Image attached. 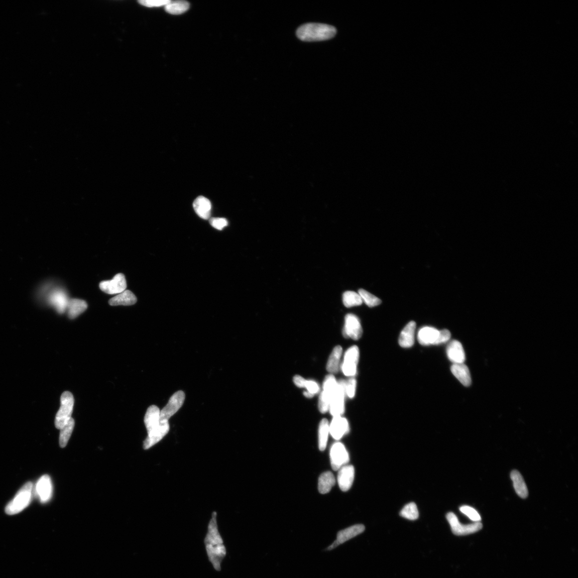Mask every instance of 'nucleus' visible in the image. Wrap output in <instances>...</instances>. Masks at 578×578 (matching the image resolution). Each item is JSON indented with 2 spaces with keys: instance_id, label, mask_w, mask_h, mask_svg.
Wrapping results in <instances>:
<instances>
[{
  "instance_id": "nucleus-1",
  "label": "nucleus",
  "mask_w": 578,
  "mask_h": 578,
  "mask_svg": "<svg viewBox=\"0 0 578 578\" xmlns=\"http://www.w3.org/2000/svg\"><path fill=\"white\" fill-rule=\"evenodd\" d=\"M297 37L304 42H319L332 38L336 34L335 28L320 23H307L300 27L296 32Z\"/></svg>"
},
{
  "instance_id": "nucleus-2",
  "label": "nucleus",
  "mask_w": 578,
  "mask_h": 578,
  "mask_svg": "<svg viewBox=\"0 0 578 578\" xmlns=\"http://www.w3.org/2000/svg\"><path fill=\"white\" fill-rule=\"evenodd\" d=\"M34 485L31 482L24 485L15 495L14 498L7 504L5 511L8 515L19 514L27 508L31 503Z\"/></svg>"
},
{
  "instance_id": "nucleus-3",
  "label": "nucleus",
  "mask_w": 578,
  "mask_h": 578,
  "mask_svg": "<svg viewBox=\"0 0 578 578\" xmlns=\"http://www.w3.org/2000/svg\"><path fill=\"white\" fill-rule=\"evenodd\" d=\"M75 403V399L72 394L66 391L61 396V406L56 415L55 425L56 428L61 429L72 418V414Z\"/></svg>"
},
{
  "instance_id": "nucleus-4",
  "label": "nucleus",
  "mask_w": 578,
  "mask_h": 578,
  "mask_svg": "<svg viewBox=\"0 0 578 578\" xmlns=\"http://www.w3.org/2000/svg\"><path fill=\"white\" fill-rule=\"evenodd\" d=\"M338 382L332 375L325 377L323 383V391L319 400V409L324 413L329 410L331 398L337 389Z\"/></svg>"
},
{
  "instance_id": "nucleus-5",
  "label": "nucleus",
  "mask_w": 578,
  "mask_h": 578,
  "mask_svg": "<svg viewBox=\"0 0 578 578\" xmlns=\"http://www.w3.org/2000/svg\"><path fill=\"white\" fill-rule=\"evenodd\" d=\"M446 519L451 526L452 533L455 535L473 534L481 530L483 526L480 522L469 525L461 524L456 515L452 512H449L446 515Z\"/></svg>"
},
{
  "instance_id": "nucleus-6",
  "label": "nucleus",
  "mask_w": 578,
  "mask_h": 578,
  "mask_svg": "<svg viewBox=\"0 0 578 578\" xmlns=\"http://www.w3.org/2000/svg\"><path fill=\"white\" fill-rule=\"evenodd\" d=\"M345 381L338 382L337 389L330 403L329 410L333 417L341 416L345 411Z\"/></svg>"
},
{
  "instance_id": "nucleus-7",
  "label": "nucleus",
  "mask_w": 578,
  "mask_h": 578,
  "mask_svg": "<svg viewBox=\"0 0 578 578\" xmlns=\"http://www.w3.org/2000/svg\"><path fill=\"white\" fill-rule=\"evenodd\" d=\"M185 398L183 391H178L170 397L168 404L160 411V423L168 422L169 419L181 409Z\"/></svg>"
},
{
  "instance_id": "nucleus-8",
  "label": "nucleus",
  "mask_w": 578,
  "mask_h": 578,
  "mask_svg": "<svg viewBox=\"0 0 578 578\" xmlns=\"http://www.w3.org/2000/svg\"><path fill=\"white\" fill-rule=\"evenodd\" d=\"M360 359V350L357 346L350 348L345 354L341 370L346 377H354L356 373Z\"/></svg>"
},
{
  "instance_id": "nucleus-9",
  "label": "nucleus",
  "mask_w": 578,
  "mask_h": 578,
  "mask_svg": "<svg viewBox=\"0 0 578 578\" xmlns=\"http://www.w3.org/2000/svg\"><path fill=\"white\" fill-rule=\"evenodd\" d=\"M331 466L334 471L339 470L346 466L350 460L349 453L344 445L340 442L333 444L330 453Z\"/></svg>"
},
{
  "instance_id": "nucleus-10",
  "label": "nucleus",
  "mask_w": 578,
  "mask_h": 578,
  "mask_svg": "<svg viewBox=\"0 0 578 578\" xmlns=\"http://www.w3.org/2000/svg\"><path fill=\"white\" fill-rule=\"evenodd\" d=\"M345 338L359 339L363 335V328L358 317L353 314H348L345 317L344 327L343 330Z\"/></svg>"
},
{
  "instance_id": "nucleus-11",
  "label": "nucleus",
  "mask_w": 578,
  "mask_h": 578,
  "mask_svg": "<svg viewBox=\"0 0 578 578\" xmlns=\"http://www.w3.org/2000/svg\"><path fill=\"white\" fill-rule=\"evenodd\" d=\"M100 289L106 294L114 295L121 294L126 290L127 287V281L124 274H117L110 281H104L100 283Z\"/></svg>"
},
{
  "instance_id": "nucleus-12",
  "label": "nucleus",
  "mask_w": 578,
  "mask_h": 578,
  "mask_svg": "<svg viewBox=\"0 0 578 578\" xmlns=\"http://www.w3.org/2000/svg\"><path fill=\"white\" fill-rule=\"evenodd\" d=\"M365 530V527L364 525L362 524H357L339 531L337 533L336 541L328 547V550L334 549L340 544H343L349 540L355 538L356 536L363 533Z\"/></svg>"
},
{
  "instance_id": "nucleus-13",
  "label": "nucleus",
  "mask_w": 578,
  "mask_h": 578,
  "mask_svg": "<svg viewBox=\"0 0 578 578\" xmlns=\"http://www.w3.org/2000/svg\"><path fill=\"white\" fill-rule=\"evenodd\" d=\"M418 340L425 346L441 344L440 331L433 327H423L418 332Z\"/></svg>"
},
{
  "instance_id": "nucleus-14",
  "label": "nucleus",
  "mask_w": 578,
  "mask_h": 578,
  "mask_svg": "<svg viewBox=\"0 0 578 578\" xmlns=\"http://www.w3.org/2000/svg\"><path fill=\"white\" fill-rule=\"evenodd\" d=\"M170 426L169 422L160 423L159 425L148 433L147 438L144 442L143 447L148 450L156 444L169 432Z\"/></svg>"
},
{
  "instance_id": "nucleus-15",
  "label": "nucleus",
  "mask_w": 578,
  "mask_h": 578,
  "mask_svg": "<svg viewBox=\"0 0 578 578\" xmlns=\"http://www.w3.org/2000/svg\"><path fill=\"white\" fill-rule=\"evenodd\" d=\"M209 559L217 571H221V563L226 555V549L223 544L206 545Z\"/></svg>"
},
{
  "instance_id": "nucleus-16",
  "label": "nucleus",
  "mask_w": 578,
  "mask_h": 578,
  "mask_svg": "<svg viewBox=\"0 0 578 578\" xmlns=\"http://www.w3.org/2000/svg\"><path fill=\"white\" fill-rule=\"evenodd\" d=\"M35 492L41 502L45 503L51 499L52 484L51 478L48 475L41 477L36 486Z\"/></svg>"
},
{
  "instance_id": "nucleus-17",
  "label": "nucleus",
  "mask_w": 578,
  "mask_h": 578,
  "mask_svg": "<svg viewBox=\"0 0 578 578\" xmlns=\"http://www.w3.org/2000/svg\"><path fill=\"white\" fill-rule=\"evenodd\" d=\"M355 475V470L353 466H344L339 470L337 481L341 491L347 492L351 488Z\"/></svg>"
},
{
  "instance_id": "nucleus-18",
  "label": "nucleus",
  "mask_w": 578,
  "mask_h": 578,
  "mask_svg": "<svg viewBox=\"0 0 578 578\" xmlns=\"http://www.w3.org/2000/svg\"><path fill=\"white\" fill-rule=\"evenodd\" d=\"M348 420L341 416L333 417L329 424L330 434L332 437L339 440L349 431Z\"/></svg>"
},
{
  "instance_id": "nucleus-19",
  "label": "nucleus",
  "mask_w": 578,
  "mask_h": 578,
  "mask_svg": "<svg viewBox=\"0 0 578 578\" xmlns=\"http://www.w3.org/2000/svg\"><path fill=\"white\" fill-rule=\"evenodd\" d=\"M446 354L449 360L455 364H463L466 361L465 351L459 341L453 340L450 341L446 348Z\"/></svg>"
},
{
  "instance_id": "nucleus-20",
  "label": "nucleus",
  "mask_w": 578,
  "mask_h": 578,
  "mask_svg": "<svg viewBox=\"0 0 578 578\" xmlns=\"http://www.w3.org/2000/svg\"><path fill=\"white\" fill-rule=\"evenodd\" d=\"M216 513H213L208 527V533L205 539V545H217L223 544V541L218 531L216 521Z\"/></svg>"
},
{
  "instance_id": "nucleus-21",
  "label": "nucleus",
  "mask_w": 578,
  "mask_h": 578,
  "mask_svg": "<svg viewBox=\"0 0 578 578\" xmlns=\"http://www.w3.org/2000/svg\"><path fill=\"white\" fill-rule=\"evenodd\" d=\"M416 328V323L413 321L406 325L399 338V344L401 347L408 348L413 345Z\"/></svg>"
},
{
  "instance_id": "nucleus-22",
  "label": "nucleus",
  "mask_w": 578,
  "mask_h": 578,
  "mask_svg": "<svg viewBox=\"0 0 578 578\" xmlns=\"http://www.w3.org/2000/svg\"><path fill=\"white\" fill-rule=\"evenodd\" d=\"M160 410L156 405H151L146 411L144 423L149 433L160 424Z\"/></svg>"
},
{
  "instance_id": "nucleus-23",
  "label": "nucleus",
  "mask_w": 578,
  "mask_h": 578,
  "mask_svg": "<svg viewBox=\"0 0 578 578\" xmlns=\"http://www.w3.org/2000/svg\"><path fill=\"white\" fill-rule=\"evenodd\" d=\"M451 371L453 376L456 378L464 386L469 387L472 384V379L468 366L463 364H453Z\"/></svg>"
},
{
  "instance_id": "nucleus-24",
  "label": "nucleus",
  "mask_w": 578,
  "mask_h": 578,
  "mask_svg": "<svg viewBox=\"0 0 578 578\" xmlns=\"http://www.w3.org/2000/svg\"><path fill=\"white\" fill-rule=\"evenodd\" d=\"M193 206L195 213L201 218L207 219L211 214V204L206 197L199 196L194 201Z\"/></svg>"
},
{
  "instance_id": "nucleus-25",
  "label": "nucleus",
  "mask_w": 578,
  "mask_h": 578,
  "mask_svg": "<svg viewBox=\"0 0 578 578\" xmlns=\"http://www.w3.org/2000/svg\"><path fill=\"white\" fill-rule=\"evenodd\" d=\"M137 298L130 290H125L119 295L112 298L109 301V304L111 306H130L136 303Z\"/></svg>"
},
{
  "instance_id": "nucleus-26",
  "label": "nucleus",
  "mask_w": 578,
  "mask_h": 578,
  "mask_svg": "<svg viewBox=\"0 0 578 578\" xmlns=\"http://www.w3.org/2000/svg\"><path fill=\"white\" fill-rule=\"evenodd\" d=\"M511 478L514 483L515 490L519 497L523 499L527 498L528 491L522 475L519 471L514 470L511 472Z\"/></svg>"
},
{
  "instance_id": "nucleus-27",
  "label": "nucleus",
  "mask_w": 578,
  "mask_h": 578,
  "mask_svg": "<svg viewBox=\"0 0 578 578\" xmlns=\"http://www.w3.org/2000/svg\"><path fill=\"white\" fill-rule=\"evenodd\" d=\"M67 307L69 318L74 319L86 310L87 304L84 300L71 299L69 300Z\"/></svg>"
},
{
  "instance_id": "nucleus-28",
  "label": "nucleus",
  "mask_w": 578,
  "mask_h": 578,
  "mask_svg": "<svg viewBox=\"0 0 578 578\" xmlns=\"http://www.w3.org/2000/svg\"><path fill=\"white\" fill-rule=\"evenodd\" d=\"M335 483V478L331 472H324L319 478L318 489L320 493L325 494L329 493Z\"/></svg>"
},
{
  "instance_id": "nucleus-29",
  "label": "nucleus",
  "mask_w": 578,
  "mask_h": 578,
  "mask_svg": "<svg viewBox=\"0 0 578 578\" xmlns=\"http://www.w3.org/2000/svg\"><path fill=\"white\" fill-rule=\"evenodd\" d=\"M341 354L342 349L341 346H337L333 349L327 364V370L329 373H336L338 371Z\"/></svg>"
},
{
  "instance_id": "nucleus-30",
  "label": "nucleus",
  "mask_w": 578,
  "mask_h": 578,
  "mask_svg": "<svg viewBox=\"0 0 578 578\" xmlns=\"http://www.w3.org/2000/svg\"><path fill=\"white\" fill-rule=\"evenodd\" d=\"M329 433V422L326 419H323L319 428V447L320 451H324L326 447Z\"/></svg>"
},
{
  "instance_id": "nucleus-31",
  "label": "nucleus",
  "mask_w": 578,
  "mask_h": 578,
  "mask_svg": "<svg viewBox=\"0 0 578 578\" xmlns=\"http://www.w3.org/2000/svg\"><path fill=\"white\" fill-rule=\"evenodd\" d=\"M190 4L185 1L170 2L165 6L167 13L175 15L182 14L189 10Z\"/></svg>"
},
{
  "instance_id": "nucleus-32",
  "label": "nucleus",
  "mask_w": 578,
  "mask_h": 578,
  "mask_svg": "<svg viewBox=\"0 0 578 578\" xmlns=\"http://www.w3.org/2000/svg\"><path fill=\"white\" fill-rule=\"evenodd\" d=\"M75 427V420L71 418L69 421L60 429L59 443L61 447H65L67 445Z\"/></svg>"
},
{
  "instance_id": "nucleus-33",
  "label": "nucleus",
  "mask_w": 578,
  "mask_h": 578,
  "mask_svg": "<svg viewBox=\"0 0 578 578\" xmlns=\"http://www.w3.org/2000/svg\"><path fill=\"white\" fill-rule=\"evenodd\" d=\"M343 302L344 305L348 308L360 306L363 303L359 294L352 291H348L344 293Z\"/></svg>"
},
{
  "instance_id": "nucleus-34",
  "label": "nucleus",
  "mask_w": 578,
  "mask_h": 578,
  "mask_svg": "<svg viewBox=\"0 0 578 578\" xmlns=\"http://www.w3.org/2000/svg\"><path fill=\"white\" fill-rule=\"evenodd\" d=\"M400 516L410 520L417 519L419 517V511L416 504L411 502L406 505L401 510Z\"/></svg>"
},
{
  "instance_id": "nucleus-35",
  "label": "nucleus",
  "mask_w": 578,
  "mask_h": 578,
  "mask_svg": "<svg viewBox=\"0 0 578 578\" xmlns=\"http://www.w3.org/2000/svg\"><path fill=\"white\" fill-rule=\"evenodd\" d=\"M358 294L361 296L363 302H364L370 307L378 306L382 303L380 299L364 289L359 290Z\"/></svg>"
},
{
  "instance_id": "nucleus-36",
  "label": "nucleus",
  "mask_w": 578,
  "mask_h": 578,
  "mask_svg": "<svg viewBox=\"0 0 578 578\" xmlns=\"http://www.w3.org/2000/svg\"><path fill=\"white\" fill-rule=\"evenodd\" d=\"M460 511L463 514L467 516L471 520L474 521V522H479L482 520L481 516H480L478 511L473 508L468 506H464L460 508Z\"/></svg>"
},
{
  "instance_id": "nucleus-37",
  "label": "nucleus",
  "mask_w": 578,
  "mask_h": 578,
  "mask_svg": "<svg viewBox=\"0 0 578 578\" xmlns=\"http://www.w3.org/2000/svg\"><path fill=\"white\" fill-rule=\"evenodd\" d=\"M170 0H141L138 2L141 5L149 7H160L166 6L170 3Z\"/></svg>"
},
{
  "instance_id": "nucleus-38",
  "label": "nucleus",
  "mask_w": 578,
  "mask_h": 578,
  "mask_svg": "<svg viewBox=\"0 0 578 578\" xmlns=\"http://www.w3.org/2000/svg\"><path fill=\"white\" fill-rule=\"evenodd\" d=\"M357 382L354 377L345 382V393L349 398H353L355 395Z\"/></svg>"
},
{
  "instance_id": "nucleus-39",
  "label": "nucleus",
  "mask_w": 578,
  "mask_h": 578,
  "mask_svg": "<svg viewBox=\"0 0 578 578\" xmlns=\"http://www.w3.org/2000/svg\"><path fill=\"white\" fill-rule=\"evenodd\" d=\"M209 222L211 226L219 230H222L228 224L224 218H211Z\"/></svg>"
},
{
  "instance_id": "nucleus-40",
  "label": "nucleus",
  "mask_w": 578,
  "mask_h": 578,
  "mask_svg": "<svg viewBox=\"0 0 578 578\" xmlns=\"http://www.w3.org/2000/svg\"><path fill=\"white\" fill-rule=\"evenodd\" d=\"M305 388L306 392L313 396L318 393L320 389L319 385L312 380H306Z\"/></svg>"
},
{
  "instance_id": "nucleus-41",
  "label": "nucleus",
  "mask_w": 578,
  "mask_h": 578,
  "mask_svg": "<svg viewBox=\"0 0 578 578\" xmlns=\"http://www.w3.org/2000/svg\"><path fill=\"white\" fill-rule=\"evenodd\" d=\"M306 380L299 376H296L294 378L295 384L299 388H305Z\"/></svg>"
}]
</instances>
